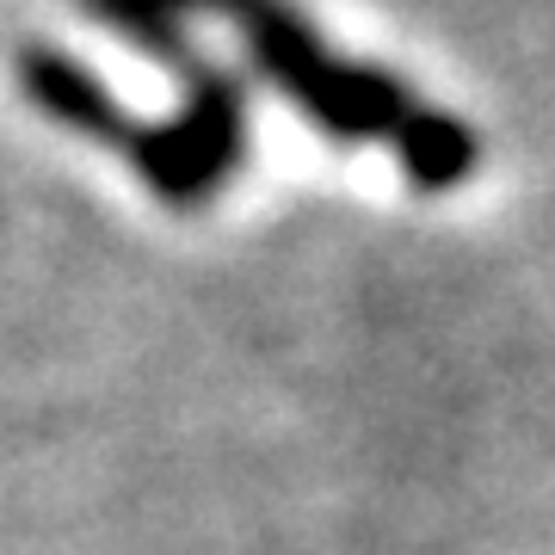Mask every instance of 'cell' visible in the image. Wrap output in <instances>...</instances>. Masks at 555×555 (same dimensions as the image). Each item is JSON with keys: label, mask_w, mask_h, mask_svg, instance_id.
Wrapping results in <instances>:
<instances>
[{"label": "cell", "mask_w": 555, "mask_h": 555, "mask_svg": "<svg viewBox=\"0 0 555 555\" xmlns=\"http://www.w3.org/2000/svg\"><path fill=\"white\" fill-rule=\"evenodd\" d=\"M179 80H185V105L167 124H142L130 160L167 204H198L235 173L247 142V100H241V80L222 75L198 50L179 62Z\"/></svg>", "instance_id": "2"}, {"label": "cell", "mask_w": 555, "mask_h": 555, "mask_svg": "<svg viewBox=\"0 0 555 555\" xmlns=\"http://www.w3.org/2000/svg\"><path fill=\"white\" fill-rule=\"evenodd\" d=\"M229 13L241 43L254 50L259 75L272 80L284 100H297L309 118L339 142H389L401 149L408 173L420 185H456L469 173V137L451 118H438L426 105H414L396 80H383L377 68H352L321 50V38L284 7V0H204Z\"/></svg>", "instance_id": "1"}, {"label": "cell", "mask_w": 555, "mask_h": 555, "mask_svg": "<svg viewBox=\"0 0 555 555\" xmlns=\"http://www.w3.org/2000/svg\"><path fill=\"white\" fill-rule=\"evenodd\" d=\"M20 80L56 124H68V130H80V137H93V142H112V149L130 155V142H137L142 124L130 118V112L100 87V75H87L75 56H62V50H25Z\"/></svg>", "instance_id": "3"}]
</instances>
